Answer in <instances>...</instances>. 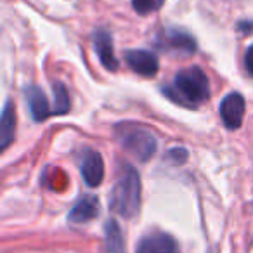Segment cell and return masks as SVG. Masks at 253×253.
Here are the masks:
<instances>
[{"mask_svg": "<svg viewBox=\"0 0 253 253\" xmlns=\"http://www.w3.org/2000/svg\"><path fill=\"white\" fill-rule=\"evenodd\" d=\"M163 92L179 104L196 108L210 97V82L201 68L189 66L180 70L173 78L172 87L163 88Z\"/></svg>", "mask_w": 253, "mask_h": 253, "instance_id": "obj_1", "label": "cell"}, {"mask_svg": "<svg viewBox=\"0 0 253 253\" xmlns=\"http://www.w3.org/2000/svg\"><path fill=\"white\" fill-rule=\"evenodd\" d=\"M109 208L123 218H134L141 210V177L130 165L122 169L109 196Z\"/></svg>", "mask_w": 253, "mask_h": 253, "instance_id": "obj_2", "label": "cell"}, {"mask_svg": "<svg viewBox=\"0 0 253 253\" xmlns=\"http://www.w3.org/2000/svg\"><path fill=\"white\" fill-rule=\"evenodd\" d=\"M116 137L126 151L141 162H148L158 149V141L149 130L132 123H122L116 126Z\"/></svg>", "mask_w": 253, "mask_h": 253, "instance_id": "obj_3", "label": "cell"}, {"mask_svg": "<svg viewBox=\"0 0 253 253\" xmlns=\"http://www.w3.org/2000/svg\"><path fill=\"white\" fill-rule=\"evenodd\" d=\"M156 45L160 49L172 50V52H180V54H194L196 52V40L186 33L184 30L177 28H163L156 37Z\"/></svg>", "mask_w": 253, "mask_h": 253, "instance_id": "obj_4", "label": "cell"}, {"mask_svg": "<svg viewBox=\"0 0 253 253\" xmlns=\"http://www.w3.org/2000/svg\"><path fill=\"white\" fill-rule=\"evenodd\" d=\"M135 253H179V245L173 236L162 231H155L144 234L139 239Z\"/></svg>", "mask_w": 253, "mask_h": 253, "instance_id": "obj_5", "label": "cell"}, {"mask_svg": "<svg viewBox=\"0 0 253 253\" xmlns=\"http://www.w3.org/2000/svg\"><path fill=\"white\" fill-rule=\"evenodd\" d=\"M245 116V99L239 92H231L220 102V118L229 130H236Z\"/></svg>", "mask_w": 253, "mask_h": 253, "instance_id": "obj_6", "label": "cell"}, {"mask_svg": "<svg viewBox=\"0 0 253 253\" xmlns=\"http://www.w3.org/2000/svg\"><path fill=\"white\" fill-rule=\"evenodd\" d=\"M80 172L88 187H97L104 179V162L101 153L94 149H85L82 155Z\"/></svg>", "mask_w": 253, "mask_h": 253, "instance_id": "obj_7", "label": "cell"}, {"mask_svg": "<svg viewBox=\"0 0 253 253\" xmlns=\"http://www.w3.org/2000/svg\"><path fill=\"white\" fill-rule=\"evenodd\" d=\"M125 61L141 77L151 78L158 73V68H160L158 57H156V54L149 52V50H139V49L126 50Z\"/></svg>", "mask_w": 253, "mask_h": 253, "instance_id": "obj_8", "label": "cell"}, {"mask_svg": "<svg viewBox=\"0 0 253 253\" xmlns=\"http://www.w3.org/2000/svg\"><path fill=\"white\" fill-rule=\"evenodd\" d=\"M99 215V200L94 194H85L75 203V207L68 213V220L71 224H87Z\"/></svg>", "mask_w": 253, "mask_h": 253, "instance_id": "obj_9", "label": "cell"}, {"mask_svg": "<svg viewBox=\"0 0 253 253\" xmlns=\"http://www.w3.org/2000/svg\"><path fill=\"white\" fill-rule=\"evenodd\" d=\"M94 49L106 70L115 71L118 68V59H116L115 49H113V39L106 30H97L94 33Z\"/></svg>", "mask_w": 253, "mask_h": 253, "instance_id": "obj_10", "label": "cell"}, {"mask_svg": "<svg viewBox=\"0 0 253 253\" xmlns=\"http://www.w3.org/2000/svg\"><path fill=\"white\" fill-rule=\"evenodd\" d=\"M25 94H26V102H28L30 113H32V118L35 120V122H43V120L50 115L47 95L43 94L42 88L37 87V85L26 87Z\"/></svg>", "mask_w": 253, "mask_h": 253, "instance_id": "obj_11", "label": "cell"}, {"mask_svg": "<svg viewBox=\"0 0 253 253\" xmlns=\"http://www.w3.org/2000/svg\"><path fill=\"white\" fill-rule=\"evenodd\" d=\"M104 253H126L123 232L115 218L104 224Z\"/></svg>", "mask_w": 253, "mask_h": 253, "instance_id": "obj_12", "label": "cell"}, {"mask_svg": "<svg viewBox=\"0 0 253 253\" xmlns=\"http://www.w3.org/2000/svg\"><path fill=\"white\" fill-rule=\"evenodd\" d=\"M14 132H16V113L11 101H7L4 104V109H2V118H0V139H2L0 149H7V146L14 139Z\"/></svg>", "mask_w": 253, "mask_h": 253, "instance_id": "obj_13", "label": "cell"}, {"mask_svg": "<svg viewBox=\"0 0 253 253\" xmlns=\"http://www.w3.org/2000/svg\"><path fill=\"white\" fill-rule=\"evenodd\" d=\"M52 90H54V109L52 111L56 115H64V113L70 111V95H68V90L64 87L63 82H54L52 85Z\"/></svg>", "mask_w": 253, "mask_h": 253, "instance_id": "obj_14", "label": "cell"}, {"mask_svg": "<svg viewBox=\"0 0 253 253\" xmlns=\"http://www.w3.org/2000/svg\"><path fill=\"white\" fill-rule=\"evenodd\" d=\"M165 4V0H132V7L139 14H149V12L160 11Z\"/></svg>", "mask_w": 253, "mask_h": 253, "instance_id": "obj_15", "label": "cell"}, {"mask_svg": "<svg viewBox=\"0 0 253 253\" xmlns=\"http://www.w3.org/2000/svg\"><path fill=\"white\" fill-rule=\"evenodd\" d=\"M169 158L173 160L175 162V165H180V163H184L187 160V151L184 148H173L172 151L169 153Z\"/></svg>", "mask_w": 253, "mask_h": 253, "instance_id": "obj_16", "label": "cell"}, {"mask_svg": "<svg viewBox=\"0 0 253 253\" xmlns=\"http://www.w3.org/2000/svg\"><path fill=\"white\" fill-rule=\"evenodd\" d=\"M245 68L248 71L250 77H253V45H250V49L246 50L245 56Z\"/></svg>", "mask_w": 253, "mask_h": 253, "instance_id": "obj_17", "label": "cell"}]
</instances>
